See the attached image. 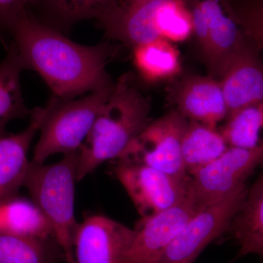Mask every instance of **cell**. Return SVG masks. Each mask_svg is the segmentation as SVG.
<instances>
[{"instance_id":"6da1fadb","label":"cell","mask_w":263,"mask_h":263,"mask_svg":"<svg viewBox=\"0 0 263 263\" xmlns=\"http://www.w3.org/2000/svg\"><path fill=\"white\" fill-rule=\"evenodd\" d=\"M4 42L15 48L25 70L38 72L55 98L70 100L114 84L106 66L117 53L116 46L78 44L32 10L20 17Z\"/></svg>"},{"instance_id":"7a4b0ae2","label":"cell","mask_w":263,"mask_h":263,"mask_svg":"<svg viewBox=\"0 0 263 263\" xmlns=\"http://www.w3.org/2000/svg\"><path fill=\"white\" fill-rule=\"evenodd\" d=\"M150 100L132 72L114 83L89 136L78 151V182L104 162L117 160L151 122Z\"/></svg>"},{"instance_id":"3957f363","label":"cell","mask_w":263,"mask_h":263,"mask_svg":"<svg viewBox=\"0 0 263 263\" xmlns=\"http://www.w3.org/2000/svg\"><path fill=\"white\" fill-rule=\"evenodd\" d=\"M78 157L77 151L55 163L31 161L24 185L49 222L66 263H75L72 241L79 224L75 216Z\"/></svg>"},{"instance_id":"277c9868","label":"cell","mask_w":263,"mask_h":263,"mask_svg":"<svg viewBox=\"0 0 263 263\" xmlns=\"http://www.w3.org/2000/svg\"><path fill=\"white\" fill-rule=\"evenodd\" d=\"M114 84L96 90L79 100L53 97L40 129V138L33 152L32 162L45 163L52 155L77 152L89 136Z\"/></svg>"},{"instance_id":"5b68a950","label":"cell","mask_w":263,"mask_h":263,"mask_svg":"<svg viewBox=\"0 0 263 263\" xmlns=\"http://www.w3.org/2000/svg\"><path fill=\"white\" fill-rule=\"evenodd\" d=\"M183 9L181 0H119L97 21L109 39L133 49L171 37L179 27Z\"/></svg>"},{"instance_id":"8992f818","label":"cell","mask_w":263,"mask_h":263,"mask_svg":"<svg viewBox=\"0 0 263 263\" xmlns=\"http://www.w3.org/2000/svg\"><path fill=\"white\" fill-rule=\"evenodd\" d=\"M189 120L177 110L147 124L117 162L148 166L179 179H187L181 142Z\"/></svg>"},{"instance_id":"52a82bcc","label":"cell","mask_w":263,"mask_h":263,"mask_svg":"<svg viewBox=\"0 0 263 263\" xmlns=\"http://www.w3.org/2000/svg\"><path fill=\"white\" fill-rule=\"evenodd\" d=\"M249 189L241 185L226 198L199 209L156 263H194L207 247L229 230Z\"/></svg>"},{"instance_id":"ba28073f","label":"cell","mask_w":263,"mask_h":263,"mask_svg":"<svg viewBox=\"0 0 263 263\" xmlns=\"http://www.w3.org/2000/svg\"><path fill=\"white\" fill-rule=\"evenodd\" d=\"M263 159V150L230 147L221 157L190 176L187 196L199 209L226 198L245 184Z\"/></svg>"},{"instance_id":"9c48e42d","label":"cell","mask_w":263,"mask_h":263,"mask_svg":"<svg viewBox=\"0 0 263 263\" xmlns=\"http://www.w3.org/2000/svg\"><path fill=\"white\" fill-rule=\"evenodd\" d=\"M114 173L124 186L141 219L176 205L187 195V179H179L142 164L117 162Z\"/></svg>"},{"instance_id":"30bf717a","label":"cell","mask_w":263,"mask_h":263,"mask_svg":"<svg viewBox=\"0 0 263 263\" xmlns=\"http://www.w3.org/2000/svg\"><path fill=\"white\" fill-rule=\"evenodd\" d=\"M136 230L94 214L79 223L72 241L75 263H124Z\"/></svg>"},{"instance_id":"8fae6325","label":"cell","mask_w":263,"mask_h":263,"mask_svg":"<svg viewBox=\"0 0 263 263\" xmlns=\"http://www.w3.org/2000/svg\"><path fill=\"white\" fill-rule=\"evenodd\" d=\"M186 195L176 205L147 219H141L124 263H156L189 219L199 210Z\"/></svg>"},{"instance_id":"7c38bea8","label":"cell","mask_w":263,"mask_h":263,"mask_svg":"<svg viewBox=\"0 0 263 263\" xmlns=\"http://www.w3.org/2000/svg\"><path fill=\"white\" fill-rule=\"evenodd\" d=\"M169 104L188 120L218 128L228 110L220 81L213 77L187 76L176 79L167 89Z\"/></svg>"},{"instance_id":"4fadbf2b","label":"cell","mask_w":263,"mask_h":263,"mask_svg":"<svg viewBox=\"0 0 263 263\" xmlns=\"http://www.w3.org/2000/svg\"><path fill=\"white\" fill-rule=\"evenodd\" d=\"M195 1L209 34V50L205 61L219 80L230 60L247 43V38L230 0Z\"/></svg>"},{"instance_id":"5bb4252c","label":"cell","mask_w":263,"mask_h":263,"mask_svg":"<svg viewBox=\"0 0 263 263\" xmlns=\"http://www.w3.org/2000/svg\"><path fill=\"white\" fill-rule=\"evenodd\" d=\"M47 105L30 114L28 127L15 134L0 136V202L16 196L24 186L31 161L29 148L47 114Z\"/></svg>"},{"instance_id":"9a60e30c","label":"cell","mask_w":263,"mask_h":263,"mask_svg":"<svg viewBox=\"0 0 263 263\" xmlns=\"http://www.w3.org/2000/svg\"><path fill=\"white\" fill-rule=\"evenodd\" d=\"M219 81L228 115L263 102V67L248 42L230 60Z\"/></svg>"},{"instance_id":"2e32d148","label":"cell","mask_w":263,"mask_h":263,"mask_svg":"<svg viewBox=\"0 0 263 263\" xmlns=\"http://www.w3.org/2000/svg\"><path fill=\"white\" fill-rule=\"evenodd\" d=\"M257 181L248 190L229 231L239 246L238 257L256 254L263 263V159Z\"/></svg>"},{"instance_id":"e0dca14e","label":"cell","mask_w":263,"mask_h":263,"mask_svg":"<svg viewBox=\"0 0 263 263\" xmlns=\"http://www.w3.org/2000/svg\"><path fill=\"white\" fill-rule=\"evenodd\" d=\"M229 148L220 129L189 120L181 142V153L186 173L193 176L221 157Z\"/></svg>"},{"instance_id":"ac0fdd59","label":"cell","mask_w":263,"mask_h":263,"mask_svg":"<svg viewBox=\"0 0 263 263\" xmlns=\"http://www.w3.org/2000/svg\"><path fill=\"white\" fill-rule=\"evenodd\" d=\"M119 0H39L35 15L43 23L62 31L85 19H98Z\"/></svg>"},{"instance_id":"d6986e66","label":"cell","mask_w":263,"mask_h":263,"mask_svg":"<svg viewBox=\"0 0 263 263\" xmlns=\"http://www.w3.org/2000/svg\"><path fill=\"white\" fill-rule=\"evenodd\" d=\"M8 54L0 62V136L7 133V124L32 114L24 103L21 74L25 70L22 59L12 45L7 46Z\"/></svg>"},{"instance_id":"ffe728a7","label":"cell","mask_w":263,"mask_h":263,"mask_svg":"<svg viewBox=\"0 0 263 263\" xmlns=\"http://www.w3.org/2000/svg\"><path fill=\"white\" fill-rule=\"evenodd\" d=\"M133 51L135 67L146 81L169 80L181 72L179 51L164 38L136 46Z\"/></svg>"},{"instance_id":"44dd1931","label":"cell","mask_w":263,"mask_h":263,"mask_svg":"<svg viewBox=\"0 0 263 263\" xmlns=\"http://www.w3.org/2000/svg\"><path fill=\"white\" fill-rule=\"evenodd\" d=\"M0 231L54 238L51 227L39 207L32 200L17 195L0 202Z\"/></svg>"},{"instance_id":"7402d4cb","label":"cell","mask_w":263,"mask_h":263,"mask_svg":"<svg viewBox=\"0 0 263 263\" xmlns=\"http://www.w3.org/2000/svg\"><path fill=\"white\" fill-rule=\"evenodd\" d=\"M64 257L55 238L0 231V263H60Z\"/></svg>"},{"instance_id":"603a6c76","label":"cell","mask_w":263,"mask_h":263,"mask_svg":"<svg viewBox=\"0 0 263 263\" xmlns=\"http://www.w3.org/2000/svg\"><path fill=\"white\" fill-rule=\"evenodd\" d=\"M220 131L230 147L263 150V102L229 114Z\"/></svg>"},{"instance_id":"cb8c5ba5","label":"cell","mask_w":263,"mask_h":263,"mask_svg":"<svg viewBox=\"0 0 263 263\" xmlns=\"http://www.w3.org/2000/svg\"><path fill=\"white\" fill-rule=\"evenodd\" d=\"M245 31L263 57V0H247L234 7Z\"/></svg>"},{"instance_id":"d4e9b609","label":"cell","mask_w":263,"mask_h":263,"mask_svg":"<svg viewBox=\"0 0 263 263\" xmlns=\"http://www.w3.org/2000/svg\"><path fill=\"white\" fill-rule=\"evenodd\" d=\"M38 3L39 0H0V41L4 42L17 21Z\"/></svg>"},{"instance_id":"484cf974","label":"cell","mask_w":263,"mask_h":263,"mask_svg":"<svg viewBox=\"0 0 263 263\" xmlns=\"http://www.w3.org/2000/svg\"><path fill=\"white\" fill-rule=\"evenodd\" d=\"M228 263H231V262H228Z\"/></svg>"}]
</instances>
